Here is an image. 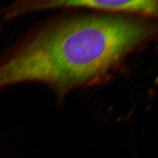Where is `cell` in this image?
I'll use <instances>...</instances> for the list:
<instances>
[{
    "mask_svg": "<svg viewBox=\"0 0 158 158\" xmlns=\"http://www.w3.org/2000/svg\"><path fill=\"white\" fill-rule=\"evenodd\" d=\"M71 7L89 8L152 19L157 16V0H15L3 11V18L11 20L34 12Z\"/></svg>",
    "mask_w": 158,
    "mask_h": 158,
    "instance_id": "obj_2",
    "label": "cell"
},
{
    "mask_svg": "<svg viewBox=\"0 0 158 158\" xmlns=\"http://www.w3.org/2000/svg\"><path fill=\"white\" fill-rule=\"evenodd\" d=\"M154 19L98 13L65 16L29 33L0 58V90L46 85L63 98L105 81L127 57L154 40Z\"/></svg>",
    "mask_w": 158,
    "mask_h": 158,
    "instance_id": "obj_1",
    "label": "cell"
}]
</instances>
